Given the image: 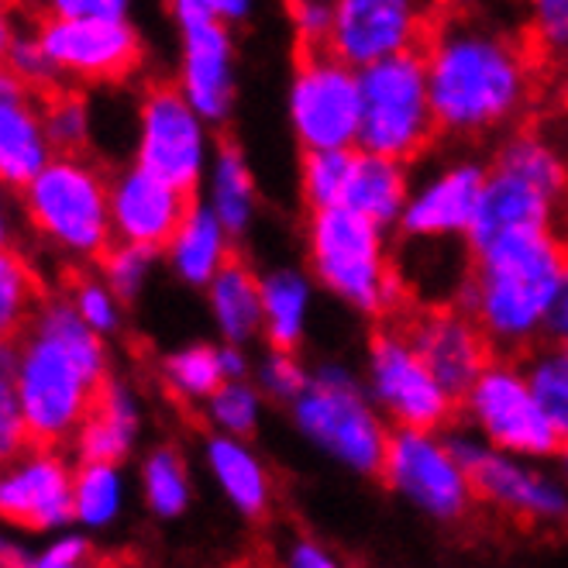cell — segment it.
Segmentation results:
<instances>
[{"instance_id":"obj_42","label":"cell","mask_w":568,"mask_h":568,"mask_svg":"<svg viewBox=\"0 0 568 568\" xmlns=\"http://www.w3.org/2000/svg\"><path fill=\"white\" fill-rule=\"evenodd\" d=\"M307 379L311 373L300 365L296 352H286V348H273L258 369V386L265 389V396L280 399V404H293V399L304 393Z\"/></svg>"},{"instance_id":"obj_51","label":"cell","mask_w":568,"mask_h":568,"mask_svg":"<svg viewBox=\"0 0 568 568\" xmlns=\"http://www.w3.org/2000/svg\"><path fill=\"white\" fill-rule=\"evenodd\" d=\"M438 4L448 11V8H469V4H479V0H438Z\"/></svg>"},{"instance_id":"obj_14","label":"cell","mask_w":568,"mask_h":568,"mask_svg":"<svg viewBox=\"0 0 568 568\" xmlns=\"http://www.w3.org/2000/svg\"><path fill=\"white\" fill-rule=\"evenodd\" d=\"M438 0H334L327 49L355 70L424 49L442 18Z\"/></svg>"},{"instance_id":"obj_12","label":"cell","mask_w":568,"mask_h":568,"mask_svg":"<svg viewBox=\"0 0 568 568\" xmlns=\"http://www.w3.org/2000/svg\"><path fill=\"white\" fill-rule=\"evenodd\" d=\"M448 442L469 469L479 504L524 527L568 524V493L558 479L534 469L530 458L493 448L476 430H452Z\"/></svg>"},{"instance_id":"obj_49","label":"cell","mask_w":568,"mask_h":568,"mask_svg":"<svg viewBox=\"0 0 568 568\" xmlns=\"http://www.w3.org/2000/svg\"><path fill=\"white\" fill-rule=\"evenodd\" d=\"M252 4L255 0H217V18L227 24H239L252 14Z\"/></svg>"},{"instance_id":"obj_44","label":"cell","mask_w":568,"mask_h":568,"mask_svg":"<svg viewBox=\"0 0 568 568\" xmlns=\"http://www.w3.org/2000/svg\"><path fill=\"white\" fill-rule=\"evenodd\" d=\"M62 18H124V0H52Z\"/></svg>"},{"instance_id":"obj_54","label":"cell","mask_w":568,"mask_h":568,"mask_svg":"<svg viewBox=\"0 0 568 568\" xmlns=\"http://www.w3.org/2000/svg\"><path fill=\"white\" fill-rule=\"evenodd\" d=\"M0 242H4V227H0Z\"/></svg>"},{"instance_id":"obj_50","label":"cell","mask_w":568,"mask_h":568,"mask_svg":"<svg viewBox=\"0 0 568 568\" xmlns=\"http://www.w3.org/2000/svg\"><path fill=\"white\" fill-rule=\"evenodd\" d=\"M11 49H14V42H11V31H8L4 18H0V59H8V55H11Z\"/></svg>"},{"instance_id":"obj_4","label":"cell","mask_w":568,"mask_h":568,"mask_svg":"<svg viewBox=\"0 0 568 568\" xmlns=\"http://www.w3.org/2000/svg\"><path fill=\"white\" fill-rule=\"evenodd\" d=\"M383 224L338 204L311 211L307 262L311 276L358 314H399L407 300V280L389 255Z\"/></svg>"},{"instance_id":"obj_24","label":"cell","mask_w":568,"mask_h":568,"mask_svg":"<svg viewBox=\"0 0 568 568\" xmlns=\"http://www.w3.org/2000/svg\"><path fill=\"white\" fill-rule=\"evenodd\" d=\"M52 304L49 286L31 262L8 242H0V345H24Z\"/></svg>"},{"instance_id":"obj_35","label":"cell","mask_w":568,"mask_h":568,"mask_svg":"<svg viewBox=\"0 0 568 568\" xmlns=\"http://www.w3.org/2000/svg\"><path fill=\"white\" fill-rule=\"evenodd\" d=\"M520 31L541 70L568 65V0H530Z\"/></svg>"},{"instance_id":"obj_26","label":"cell","mask_w":568,"mask_h":568,"mask_svg":"<svg viewBox=\"0 0 568 568\" xmlns=\"http://www.w3.org/2000/svg\"><path fill=\"white\" fill-rule=\"evenodd\" d=\"M211 311L221 334L231 345H245L262 331V276L252 273V265L239 255H231L217 276L207 283Z\"/></svg>"},{"instance_id":"obj_30","label":"cell","mask_w":568,"mask_h":568,"mask_svg":"<svg viewBox=\"0 0 568 568\" xmlns=\"http://www.w3.org/2000/svg\"><path fill=\"white\" fill-rule=\"evenodd\" d=\"M173 265H176V273L193 283V286H207L221 265L235 255L231 252V235H227V227L221 224V217L211 211V207H193V214L186 217L183 231L176 235L173 248Z\"/></svg>"},{"instance_id":"obj_39","label":"cell","mask_w":568,"mask_h":568,"mask_svg":"<svg viewBox=\"0 0 568 568\" xmlns=\"http://www.w3.org/2000/svg\"><path fill=\"white\" fill-rule=\"evenodd\" d=\"M118 465H100V462H80L73 476V499H77V517L87 524H104L118 510Z\"/></svg>"},{"instance_id":"obj_9","label":"cell","mask_w":568,"mask_h":568,"mask_svg":"<svg viewBox=\"0 0 568 568\" xmlns=\"http://www.w3.org/2000/svg\"><path fill=\"white\" fill-rule=\"evenodd\" d=\"M379 476L407 507L438 524L469 520L479 504L469 469H465L452 442L442 438L438 430H389Z\"/></svg>"},{"instance_id":"obj_43","label":"cell","mask_w":568,"mask_h":568,"mask_svg":"<svg viewBox=\"0 0 568 568\" xmlns=\"http://www.w3.org/2000/svg\"><path fill=\"white\" fill-rule=\"evenodd\" d=\"M296 31V49H327L334 0H286Z\"/></svg>"},{"instance_id":"obj_27","label":"cell","mask_w":568,"mask_h":568,"mask_svg":"<svg viewBox=\"0 0 568 568\" xmlns=\"http://www.w3.org/2000/svg\"><path fill=\"white\" fill-rule=\"evenodd\" d=\"M131 434H135V414H131V404L108 373L100 379L93 404L87 410V420L80 427V438H77L80 462H100V465L124 462L131 448Z\"/></svg>"},{"instance_id":"obj_5","label":"cell","mask_w":568,"mask_h":568,"mask_svg":"<svg viewBox=\"0 0 568 568\" xmlns=\"http://www.w3.org/2000/svg\"><path fill=\"white\" fill-rule=\"evenodd\" d=\"M290 410L296 430L327 458L355 476H379L389 427L369 389L345 365L327 362L314 369Z\"/></svg>"},{"instance_id":"obj_34","label":"cell","mask_w":568,"mask_h":568,"mask_svg":"<svg viewBox=\"0 0 568 568\" xmlns=\"http://www.w3.org/2000/svg\"><path fill=\"white\" fill-rule=\"evenodd\" d=\"M224 362L221 348L190 345L165 358V386L180 399H211L224 386Z\"/></svg>"},{"instance_id":"obj_1","label":"cell","mask_w":568,"mask_h":568,"mask_svg":"<svg viewBox=\"0 0 568 568\" xmlns=\"http://www.w3.org/2000/svg\"><path fill=\"white\" fill-rule=\"evenodd\" d=\"M427 87L438 131L458 142H483L514 131L541 87V65L524 31L469 8L442 11L424 42Z\"/></svg>"},{"instance_id":"obj_28","label":"cell","mask_w":568,"mask_h":568,"mask_svg":"<svg viewBox=\"0 0 568 568\" xmlns=\"http://www.w3.org/2000/svg\"><path fill=\"white\" fill-rule=\"evenodd\" d=\"M493 165L507 170L534 186H541L561 204H568V155L555 139H548L541 128H514L496 149Z\"/></svg>"},{"instance_id":"obj_11","label":"cell","mask_w":568,"mask_h":568,"mask_svg":"<svg viewBox=\"0 0 568 568\" xmlns=\"http://www.w3.org/2000/svg\"><path fill=\"white\" fill-rule=\"evenodd\" d=\"M290 124L300 149H355L362 128L358 70L331 49H296Z\"/></svg>"},{"instance_id":"obj_52","label":"cell","mask_w":568,"mask_h":568,"mask_svg":"<svg viewBox=\"0 0 568 568\" xmlns=\"http://www.w3.org/2000/svg\"><path fill=\"white\" fill-rule=\"evenodd\" d=\"M21 4H28V0H0V11H14Z\"/></svg>"},{"instance_id":"obj_19","label":"cell","mask_w":568,"mask_h":568,"mask_svg":"<svg viewBox=\"0 0 568 568\" xmlns=\"http://www.w3.org/2000/svg\"><path fill=\"white\" fill-rule=\"evenodd\" d=\"M180 87L204 121H224L235 104V42L231 24L217 18L183 24Z\"/></svg>"},{"instance_id":"obj_22","label":"cell","mask_w":568,"mask_h":568,"mask_svg":"<svg viewBox=\"0 0 568 568\" xmlns=\"http://www.w3.org/2000/svg\"><path fill=\"white\" fill-rule=\"evenodd\" d=\"M207 462H211V473L217 476L224 496L231 499V507H235L242 517H248V520L270 517V510L276 504L273 473L265 469V462L245 445V438L217 434V438L207 442Z\"/></svg>"},{"instance_id":"obj_38","label":"cell","mask_w":568,"mask_h":568,"mask_svg":"<svg viewBox=\"0 0 568 568\" xmlns=\"http://www.w3.org/2000/svg\"><path fill=\"white\" fill-rule=\"evenodd\" d=\"M258 414H262V393L245 379H224V386L207 399V420L221 434H235V438L255 434Z\"/></svg>"},{"instance_id":"obj_36","label":"cell","mask_w":568,"mask_h":568,"mask_svg":"<svg viewBox=\"0 0 568 568\" xmlns=\"http://www.w3.org/2000/svg\"><path fill=\"white\" fill-rule=\"evenodd\" d=\"M18 369H21V348L0 345V469L11 465L14 458H28Z\"/></svg>"},{"instance_id":"obj_13","label":"cell","mask_w":568,"mask_h":568,"mask_svg":"<svg viewBox=\"0 0 568 568\" xmlns=\"http://www.w3.org/2000/svg\"><path fill=\"white\" fill-rule=\"evenodd\" d=\"M36 24L49 62L83 83H128L145 62V42L124 18H62L45 8L36 11Z\"/></svg>"},{"instance_id":"obj_8","label":"cell","mask_w":568,"mask_h":568,"mask_svg":"<svg viewBox=\"0 0 568 568\" xmlns=\"http://www.w3.org/2000/svg\"><path fill=\"white\" fill-rule=\"evenodd\" d=\"M458 410H465L473 430L499 452L551 458L565 448L517 355H493L476 383L465 389Z\"/></svg>"},{"instance_id":"obj_16","label":"cell","mask_w":568,"mask_h":568,"mask_svg":"<svg viewBox=\"0 0 568 568\" xmlns=\"http://www.w3.org/2000/svg\"><path fill=\"white\" fill-rule=\"evenodd\" d=\"M393 321L407 331L414 348L445 383V389L462 404L465 389L493 362V345L486 331L476 324L469 311L458 304H427V307H404Z\"/></svg>"},{"instance_id":"obj_46","label":"cell","mask_w":568,"mask_h":568,"mask_svg":"<svg viewBox=\"0 0 568 568\" xmlns=\"http://www.w3.org/2000/svg\"><path fill=\"white\" fill-rule=\"evenodd\" d=\"M286 565H293V568H331L334 558H331V551L321 541H314V538H296L286 548Z\"/></svg>"},{"instance_id":"obj_29","label":"cell","mask_w":568,"mask_h":568,"mask_svg":"<svg viewBox=\"0 0 568 568\" xmlns=\"http://www.w3.org/2000/svg\"><path fill=\"white\" fill-rule=\"evenodd\" d=\"M311 280L296 270H276L262 276V331L270 348L296 352L307 334Z\"/></svg>"},{"instance_id":"obj_33","label":"cell","mask_w":568,"mask_h":568,"mask_svg":"<svg viewBox=\"0 0 568 568\" xmlns=\"http://www.w3.org/2000/svg\"><path fill=\"white\" fill-rule=\"evenodd\" d=\"M524 369L530 386L538 393L541 407L548 410L555 430L568 445V342H545L527 352Z\"/></svg>"},{"instance_id":"obj_10","label":"cell","mask_w":568,"mask_h":568,"mask_svg":"<svg viewBox=\"0 0 568 568\" xmlns=\"http://www.w3.org/2000/svg\"><path fill=\"white\" fill-rule=\"evenodd\" d=\"M365 389L376 399L383 417L396 427L442 430L452 424L458 410V399L434 376V369L396 321L383 324L369 338Z\"/></svg>"},{"instance_id":"obj_41","label":"cell","mask_w":568,"mask_h":568,"mask_svg":"<svg viewBox=\"0 0 568 568\" xmlns=\"http://www.w3.org/2000/svg\"><path fill=\"white\" fill-rule=\"evenodd\" d=\"M62 286L70 290L73 307L87 317V324H93L97 331H111L118 324V314H114L108 290L100 283H93L83 270H77V265H62Z\"/></svg>"},{"instance_id":"obj_47","label":"cell","mask_w":568,"mask_h":568,"mask_svg":"<svg viewBox=\"0 0 568 568\" xmlns=\"http://www.w3.org/2000/svg\"><path fill=\"white\" fill-rule=\"evenodd\" d=\"M170 11L180 18V24L204 21V18H217V0H170Z\"/></svg>"},{"instance_id":"obj_23","label":"cell","mask_w":568,"mask_h":568,"mask_svg":"<svg viewBox=\"0 0 568 568\" xmlns=\"http://www.w3.org/2000/svg\"><path fill=\"white\" fill-rule=\"evenodd\" d=\"M407 165L410 162L358 149L352 176H348V190H345V207L365 214L383 227H396L410 200Z\"/></svg>"},{"instance_id":"obj_45","label":"cell","mask_w":568,"mask_h":568,"mask_svg":"<svg viewBox=\"0 0 568 568\" xmlns=\"http://www.w3.org/2000/svg\"><path fill=\"white\" fill-rule=\"evenodd\" d=\"M545 342H568V265H565V273H561L558 293L551 300L548 324H545Z\"/></svg>"},{"instance_id":"obj_32","label":"cell","mask_w":568,"mask_h":568,"mask_svg":"<svg viewBox=\"0 0 568 568\" xmlns=\"http://www.w3.org/2000/svg\"><path fill=\"white\" fill-rule=\"evenodd\" d=\"M355 149H311L300 159V193H304L307 211H324L345 204L348 176L355 165Z\"/></svg>"},{"instance_id":"obj_7","label":"cell","mask_w":568,"mask_h":568,"mask_svg":"<svg viewBox=\"0 0 568 568\" xmlns=\"http://www.w3.org/2000/svg\"><path fill=\"white\" fill-rule=\"evenodd\" d=\"M111 173L97 155L90 159H52V165L21 190L28 217L42 235H52L93 262L114 242L111 217Z\"/></svg>"},{"instance_id":"obj_37","label":"cell","mask_w":568,"mask_h":568,"mask_svg":"<svg viewBox=\"0 0 568 568\" xmlns=\"http://www.w3.org/2000/svg\"><path fill=\"white\" fill-rule=\"evenodd\" d=\"M145 493L149 507L159 517H180L190 499V483H186V465L176 448H159L145 462Z\"/></svg>"},{"instance_id":"obj_3","label":"cell","mask_w":568,"mask_h":568,"mask_svg":"<svg viewBox=\"0 0 568 568\" xmlns=\"http://www.w3.org/2000/svg\"><path fill=\"white\" fill-rule=\"evenodd\" d=\"M97 327L73 307H45L21 345V410L28 455H59L77 445L100 379L108 376Z\"/></svg>"},{"instance_id":"obj_25","label":"cell","mask_w":568,"mask_h":568,"mask_svg":"<svg viewBox=\"0 0 568 568\" xmlns=\"http://www.w3.org/2000/svg\"><path fill=\"white\" fill-rule=\"evenodd\" d=\"M45 131L24 97L0 93V180L18 193L45 170Z\"/></svg>"},{"instance_id":"obj_48","label":"cell","mask_w":568,"mask_h":568,"mask_svg":"<svg viewBox=\"0 0 568 568\" xmlns=\"http://www.w3.org/2000/svg\"><path fill=\"white\" fill-rule=\"evenodd\" d=\"M87 551H90V545H87V541H80V538H73V541L55 545V548L42 558V565H73V561H80Z\"/></svg>"},{"instance_id":"obj_21","label":"cell","mask_w":568,"mask_h":568,"mask_svg":"<svg viewBox=\"0 0 568 568\" xmlns=\"http://www.w3.org/2000/svg\"><path fill=\"white\" fill-rule=\"evenodd\" d=\"M565 204L545 193L541 186H534L499 165H489V176L479 196V211L469 227V248H483L499 235H510V231L524 227H555V217Z\"/></svg>"},{"instance_id":"obj_40","label":"cell","mask_w":568,"mask_h":568,"mask_svg":"<svg viewBox=\"0 0 568 568\" xmlns=\"http://www.w3.org/2000/svg\"><path fill=\"white\" fill-rule=\"evenodd\" d=\"M155 258V252L149 248H139V245H128L114 235V242L108 245V252L97 258V265L104 270L108 283H111V293L121 300V304H128L131 296H135L142 276H145V265Z\"/></svg>"},{"instance_id":"obj_17","label":"cell","mask_w":568,"mask_h":568,"mask_svg":"<svg viewBox=\"0 0 568 568\" xmlns=\"http://www.w3.org/2000/svg\"><path fill=\"white\" fill-rule=\"evenodd\" d=\"M486 176H489V165L479 159H455L442 165L430 180L410 190L404 217L396 224L399 235L407 242L465 239L476 221Z\"/></svg>"},{"instance_id":"obj_20","label":"cell","mask_w":568,"mask_h":568,"mask_svg":"<svg viewBox=\"0 0 568 568\" xmlns=\"http://www.w3.org/2000/svg\"><path fill=\"white\" fill-rule=\"evenodd\" d=\"M70 517H77L73 479L59 455H28L21 469L0 483V520L49 530Z\"/></svg>"},{"instance_id":"obj_31","label":"cell","mask_w":568,"mask_h":568,"mask_svg":"<svg viewBox=\"0 0 568 568\" xmlns=\"http://www.w3.org/2000/svg\"><path fill=\"white\" fill-rule=\"evenodd\" d=\"M211 211L221 217L231 239H239L242 231L252 224L255 214V183L248 173V162L235 142L217 145V162H214V190H211Z\"/></svg>"},{"instance_id":"obj_15","label":"cell","mask_w":568,"mask_h":568,"mask_svg":"<svg viewBox=\"0 0 568 568\" xmlns=\"http://www.w3.org/2000/svg\"><path fill=\"white\" fill-rule=\"evenodd\" d=\"M180 83L152 80L142 93V145L139 165L145 173L196 193L204 173V124Z\"/></svg>"},{"instance_id":"obj_18","label":"cell","mask_w":568,"mask_h":568,"mask_svg":"<svg viewBox=\"0 0 568 568\" xmlns=\"http://www.w3.org/2000/svg\"><path fill=\"white\" fill-rule=\"evenodd\" d=\"M193 207H196V193L165 183L139 165L135 173H128L114 183L111 193L114 235L155 255L170 252Z\"/></svg>"},{"instance_id":"obj_53","label":"cell","mask_w":568,"mask_h":568,"mask_svg":"<svg viewBox=\"0 0 568 568\" xmlns=\"http://www.w3.org/2000/svg\"><path fill=\"white\" fill-rule=\"evenodd\" d=\"M561 462H565V473H568V445L561 448Z\"/></svg>"},{"instance_id":"obj_6","label":"cell","mask_w":568,"mask_h":568,"mask_svg":"<svg viewBox=\"0 0 568 568\" xmlns=\"http://www.w3.org/2000/svg\"><path fill=\"white\" fill-rule=\"evenodd\" d=\"M362 128L358 149H369L399 162L420 159L442 139L430 104L424 49L399 52L362 65Z\"/></svg>"},{"instance_id":"obj_2","label":"cell","mask_w":568,"mask_h":568,"mask_svg":"<svg viewBox=\"0 0 568 568\" xmlns=\"http://www.w3.org/2000/svg\"><path fill=\"white\" fill-rule=\"evenodd\" d=\"M568 265V239L558 227H524L469 248V270L455 296L496 355H527L545 338L551 300Z\"/></svg>"}]
</instances>
